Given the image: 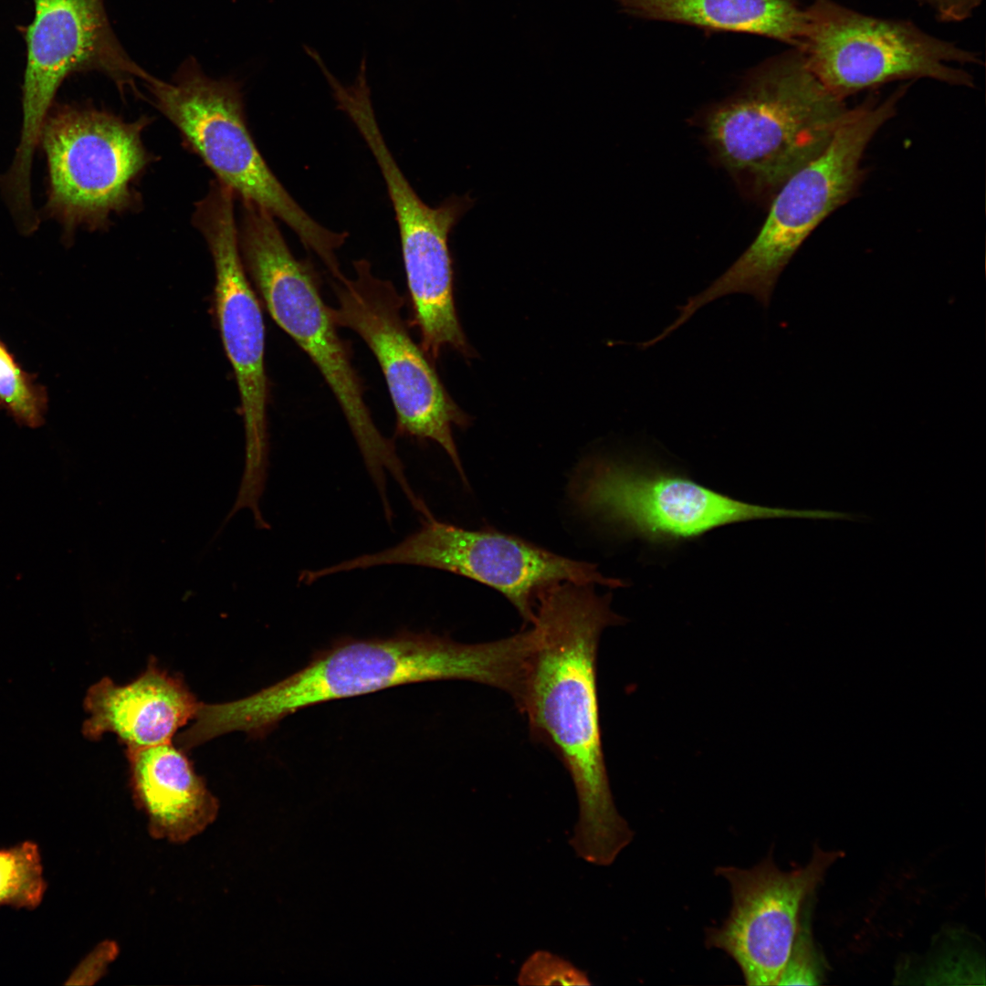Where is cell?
Segmentation results:
<instances>
[{
  "label": "cell",
  "mask_w": 986,
  "mask_h": 986,
  "mask_svg": "<svg viewBox=\"0 0 986 986\" xmlns=\"http://www.w3.org/2000/svg\"><path fill=\"white\" fill-rule=\"evenodd\" d=\"M592 584L560 582L540 591L530 625L535 643L514 701L532 738L550 747L570 774L578 820L570 844L576 855L612 865L634 832L619 814L603 753L596 657L603 631L621 618Z\"/></svg>",
  "instance_id": "6da1fadb"
},
{
  "label": "cell",
  "mask_w": 986,
  "mask_h": 986,
  "mask_svg": "<svg viewBox=\"0 0 986 986\" xmlns=\"http://www.w3.org/2000/svg\"><path fill=\"white\" fill-rule=\"evenodd\" d=\"M526 649L519 634L478 644L412 632L388 638L349 639L254 694L207 704L203 722L213 737L241 731L260 738L300 709L405 684L466 680L510 694L519 680Z\"/></svg>",
  "instance_id": "7a4b0ae2"
},
{
  "label": "cell",
  "mask_w": 986,
  "mask_h": 986,
  "mask_svg": "<svg viewBox=\"0 0 986 986\" xmlns=\"http://www.w3.org/2000/svg\"><path fill=\"white\" fill-rule=\"evenodd\" d=\"M849 110L792 47L748 74L701 126L717 163L747 195L763 199L823 152Z\"/></svg>",
  "instance_id": "3957f363"
},
{
  "label": "cell",
  "mask_w": 986,
  "mask_h": 986,
  "mask_svg": "<svg viewBox=\"0 0 986 986\" xmlns=\"http://www.w3.org/2000/svg\"><path fill=\"white\" fill-rule=\"evenodd\" d=\"M238 244L247 276L273 320L317 367L348 423L380 499L388 498L387 473L410 489L393 440L377 427L347 345L310 266L289 249L277 219L249 202L241 205Z\"/></svg>",
  "instance_id": "277c9868"
},
{
  "label": "cell",
  "mask_w": 986,
  "mask_h": 986,
  "mask_svg": "<svg viewBox=\"0 0 986 986\" xmlns=\"http://www.w3.org/2000/svg\"><path fill=\"white\" fill-rule=\"evenodd\" d=\"M907 82L882 101L870 96L850 108L827 147L795 172L773 195L759 234L739 258L708 287L688 298L677 321L687 322L706 304L744 293L768 308L777 280L801 245L832 213L847 203L863 178L867 145L897 113Z\"/></svg>",
  "instance_id": "5b68a950"
},
{
  "label": "cell",
  "mask_w": 986,
  "mask_h": 986,
  "mask_svg": "<svg viewBox=\"0 0 986 986\" xmlns=\"http://www.w3.org/2000/svg\"><path fill=\"white\" fill-rule=\"evenodd\" d=\"M151 101L180 131L187 145L242 202H250L286 224L331 276L341 270L337 251L349 236L313 219L272 173L247 129L237 82L205 75L195 59L184 62L171 81L144 85Z\"/></svg>",
  "instance_id": "8992f818"
},
{
  "label": "cell",
  "mask_w": 986,
  "mask_h": 986,
  "mask_svg": "<svg viewBox=\"0 0 986 986\" xmlns=\"http://www.w3.org/2000/svg\"><path fill=\"white\" fill-rule=\"evenodd\" d=\"M805 10L797 49L817 79L842 100L897 80L930 79L975 86L962 67L979 65L980 54L912 21L865 14L835 0H812Z\"/></svg>",
  "instance_id": "52a82bcc"
},
{
  "label": "cell",
  "mask_w": 986,
  "mask_h": 986,
  "mask_svg": "<svg viewBox=\"0 0 986 986\" xmlns=\"http://www.w3.org/2000/svg\"><path fill=\"white\" fill-rule=\"evenodd\" d=\"M149 122L88 107L48 113L40 137L49 178L44 211L68 236L79 226L102 229L139 205L135 184L152 159L142 142Z\"/></svg>",
  "instance_id": "ba28073f"
},
{
  "label": "cell",
  "mask_w": 986,
  "mask_h": 986,
  "mask_svg": "<svg viewBox=\"0 0 986 986\" xmlns=\"http://www.w3.org/2000/svg\"><path fill=\"white\" fill-rule=\"evenodd\" d=\"M590 516L650 542H677L736 522L805 518L837 519L838 511L771 508L734 499L690 478L616 459L585 465L573 484Z\"/></svg>",
  "instance_id": "9c48e42d"
},
{
  "label": "cell",
  "mask_w": 986,
  "mask_h": 986,
  "mask_svg": "<svg viewBox=\"0 0 986 986\" xmlns=\"http://www.w3.org/2000/svg\"><path fill=\"white\" fill-rule=\"evenodd\" d=\"M332 288L335 322L360 336L379 363L395 411L396 433L438 444L466 483L452 428L466 425L467 416L414 341L394 285L375 276L367 259H359L352 278L333 279Z\"/></svg>",
  "instance_id": "30bf717a"
},
{
  "label": "cell",
  "mask_w": 986,
  "mask_h": 986,
  "mask_svg": "<svg viewBox=\"0 0 986 986\" xmlns=\"http://www.w3.org/2000/svg\"><path fill=\"white\" fill-rule=\"evenodd\" d=\"M415 565L456 573L502 593L526 625L535 615L538 593L560 582L620 587L595 564L574 561L519 538L492 530H470L431 517L400 543L320 569L322 576L383 565Z\"/></svg>",
  "instance_id": "8fae6325"
},
{
  "label": "cell",
  "mask_w": 986,
  "mask_h": 986,
  "mask_svg": "<svg viewBox=\"0 0 986 986\" xmlns=\"http://www.w3.org/2000/svg\"><path fill=\"white\" fill-rule=\"evenodd\" d=\"M34 18L22 26L26 63L22 85V128L11 180H31L33 155L62 82L78 72L97 71L125 92L155 77L127 54L108 19L103 0H33Z\"/></svg>",
  "instance_id": "7c38bea8"
},
{
  "label": "cell",
  "mask_w": 986,
  "mask_h": 986,
  "mask_svg": "<svg viewBox=\"0 0 986 986\" xmlns=\"http://www.w3.org/2000/svg\"><path fill=\"white\" fill-rule=\"evenodd\" d=\"M235 198L228 187L212 183L195 205L193 222L213 257L217 322L240 396L246 441L241 482L257 489L266 485L268 467L265 325L240 255Z\"/></svg>",
  "instance_id": "4fadbf2b"
},
{
  "label": "cell",
  "mask_w": 986,
  "mask_h": 986,
  "mask_svg": "<svg viewBox=\"0 0 986 986\" xmlns=\"http://www.w3.org/2000/svg\"><path fill=\"white\" fill-rule=\"evenodd\" d=\"M384 180L397 222L414 322L422 348L437 358L449 346L467 355L469 349L458 323L453 297V267L448 237L473 205L467 195H452L436 207L424 203L393 156L370 105L351 114Z\"/></svg>",
  "instance_id": "5bb4252c"
},
{
  "label": "cell",
  "mask_w": 986,
  "mask_h": 986,
  "mask_svg": "<svg viewBox=\"0 0 986 986\" xmlns=\"http://www.w3.org/2000/svg\"><path fill=\"white\" fill-rule=\"evenodd\" d=\"M841 851L815 847L809 863L781 870L770 854L751 868L719 866L732 904L719 927L706 929V946L728 954L748 985H776L795 939L803 904Z\"/></svg>",
  "instance_id": "9a60e30c"
},
{
  "label": "cell",
  "mask_w": 986,
  "mask_h": 986,
  "mask_svg": "<svg viewBox=\"0 0 986 986\" xmlns=\"http://www.w3.org/2000/svg\"><path fill=\"white\" fill-rule=\"evenodd\" d=\"M200 703L182 678L152 659L127 684L104 677L89 687L84 700L89 717L82 731L92 740L113 733L126 749L163 744L194 719Z\"/></svg>",
  "instance_id": "2e32d148"
},
{
  "label": "cell",
  "mask_w": 986,
  "mask_h": 986,
  "mask_svg": "<svg viewBox=\"0 0 986 986\" xmlns=\"http://www.w3.org/2000/svg\"><path fill=\"white\" fill-rule=\"evenodd\" d=\"M125 755L131 797L152 838L184 844L216 820L219 802L182 748L170 741Z\"/></svg>",
  "instance_id": "e0dca14e"
},
{
  "label": "cell",
  "mask_w": 986,
  "mask_h": 986,
  "mask_svg": "<svg viewBox=\"0 0 986 986\" xmlns=\"http://www.w3.org/2000/svg\"><path fill=\"white\" fill-rule=\"evenodd\" d=\"M636 17L760 35L798 48L806 10L799 0H616Z\"/></svg>",
  "instance_id": "ac0fdd59"
},
{
  "label": "cell",
  "mask_w": 986,
  "mask_h": 986,
  "mask_svg": "<svg viewBox=\"0 0 986 986\" xmlns=\"http://www.w3.org/2000/svg\"><path fill=\"white\" fill-rule=\"evenodd\" d=\"M38 845L24 841L0 848V907L35 909L43 901L47 884Z\"/></svg>",
  "instance_id": "d6986e66"
},
{
  "label": "cell",
  "mask_w": 986,
  "mask_h": 986,
  "mask_svg": "<svg viewBox=\"0 0 986 986\" xmlns=\"http://www.w3.org/2000/svg\"><path fill=\"white\" fill-rule=\"evenodd\" d=\"M47 409V388L37 383L36 373L23 369L0 340V410L18 425L37 428L45 423Z\"/></svg>",
  "instance_id": "ffe728a7"
},
{
  "label": "cell",
  "mask_w": 986,
  "mask_h": 986,
  "mask_svg": "<svg viewBox=\"0 0 986 986\" xmlns=\"http://www.w3.org/2000/svg\"><path fill=\"white\" fill-rule=\"evenodd\" d=\"M519 985H590L587 973L570 960L548 950L532 952L516 978Z\"/></svg>",
  "instance_id": "44dd1931"
},
{
  "label": "cell",
  "mask_w": 986,
  "mask_h": 986,
  "mask_svg": "<svg viewBox=\"0 0 986 986\" xmlns=\"http://www.w3.org/2000/svg\"><path fill=\"white\" fill-rule=\"evenodd\" d=\"M822 980L818 953L802 912L795 939L776 985H817Z\"/></svg>",
  "instance_id": "7402d4cb"
},
{
  "label": "cell",
  "mask_w": 986,
  "mask_h": 986,
  "mask_svg": "<svg viewBox=\"0 0 986 986\" xmlns=\"http://www.w3.org/2000/svg\"><path fill=\"white\" fill-rule=\"evenodd\" d=\"M118 952L119 948L114 941L105 940L98 944L77 966L66 984H94L104 976Z\"/></svg>",
  "instance_id": "603a6c76"
},
{
  "label": "cell",
  "mask_w": 986,
  "mask_h": 986,
  "mask_svg": "<svg viewBox=\"0 0 986 986\" xmlns=\"http://www.w3.org/2000/svg\"><path fill=\"white\" fill-rule=\"evenodd\" d=\"M928 7L944 23L962 22L971 17L984 0H914Z\"/></svg>",
  "instance_id": "cb8c5ba5"
}]
</instances>
